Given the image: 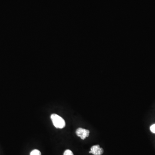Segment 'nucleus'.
Instances as JSON below:
<instances>
[{"instance_id":"nucleus-6","label":"nucleus","mask_w":155,"mask_h":155,"mask_svg":"<svg viewBox=\"0 0 155 155\" xmlns=\"http://www.w3.org/2000/svg\"><path fill=\"white\" fill-rule=\"evenodd\" d=\"M150 130L152 133L155 134V124L152 125L150 127Z\"/></svg>"},{"instance_id":"nucleus-5","label":"nucleus","mask_w":155,"mask_h":155,"mask_svg":"<svg viewBox=\"0 0 155 155\" xmlns=\"http://www.w3.org/2000/svg\"><path fill=\"white\" fill-rule=\"evenodd\" d=\"M64 155H74L73 152L70 150H67L64 152Z\"/></svg>"},{"instance_id":"nucleus-1","label":"nucleus","mask_w":155,"mask_h":155,"mask_svg":"<svg viewBox=\"0 0 155 155\" xmlns=\"http://www.w3.org/2000/svg\"><path fill=\"white\" fill-rule=\"evenodd\" d=\"M51 118L53 122V125L57 128H64L66 126V122L64 118L56 114H53L51 115Z\"/></svg>"},{"instance_id":"nucleus-3","label":"nucleus","mask_w":155,"mask_h":155,"mask_svg":"<svg viewBox=\"0 0 155 155\" xmlns=\"http://www.w3.org/2000/svg\"><path fill=\"white\" fill-rule=\"evenodd\" d=\"M89 153L94 155H101L103 153V150L99 145H94L91 147Z\"/></svg>"},{"instance_id":"nucleus-4","label":"nucleus","mask_w":155,"mask_h":155,"mask_svg":"<svg viewBox=\"0 0 155 155\" xmlns=\"http://www.w3.org/2000/svg\"><path fill=\"white\" fill-rule=\"evenodd\" d=\"M30 155H41V154L39 150H34L31 152Z\"/></svg>"},{"instance_id":"nucleus-2","label":"nucleus","mask_w":155,"mask_h":155,"mask_svg":"<svg viewBox=\"0 0 155 155\" xmlns=\"http://www.w3.org/2000/svg\"><path fill=\"white\" fill-rule=\"evenodd\" d=\"M76 134L78 137H80L82 140H84L86 138L88 137L90 132L89 130L87 129L79 128L77 129L76 131Z\"/></svg>"}]
</instances>
